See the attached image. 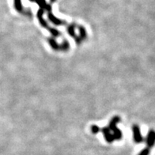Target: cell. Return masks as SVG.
Returning a JSON list of instances; mask_svg holds the SVG:
<instances>
[{"label":"cell","mask_w":155,"mask_h":155,"mask_svg":"<svg viewBox=\"0 0 155 155\" xmlns=\"http://www.w3.org/2000/svg\"><path fill=\"white\" fill-rule=\"evenodd\" d=\"M120 121V116H114V117L111 120L110 124H109V127H108L109 130L113 132L112 135H113L114 139H116V140H120V139H122V132H121L120 130L116 127V124H117Z\"/></svg>","instance_id":"6da1fadb"},{"label":"cell","mask_w":155,"mask_h":155,"mask_svg":"<svg viewBox=\"0 0 155 155\" xmlns=\"http://www.w3.org/2000/svg\"><path fill=\"white\" fill-rule=\"evenodd\" d=\"M133 135H134V141L136 143H141L144 141V138L141 135L140 128L138 125H133L132 127Z\"/></svg>","instance_id":"7a4b0ae2"},{"label":"cell","mask_w":155,"mask_h":155,"mask_svg":"<svg viewBox=\"0 0 155 155\" xmlns=\"http://www.w3.org/2000/svg\"><path fill=\"white\" fill-rule=\"evenodd\" d=\"M155 144V131L154 130H150L147 137V145L148 148L153 147Z\"/></svg>","instance_id":"3957f363"},{"label":"cell","mask_w":155,"mask_h":155,"mask_svg":"<svg viewBox=\"0 0 155 155\" xmlns=\"http://www.w3.org/2000/svg\"><path fill=\"white\" fill-rule=\"evenodd\" d=\"M101 131L102 133H103V135H104V139H105V140H106L108 143H112V142L115 140L113 135L111 133V131L109 130L108 127H103V128L101 129Z\"/></svg>","instance_id":"277c9868"},{"label":"cell","mask_w":155,"mask_h":155,"mask_svg":"<svg viewBox=\"0 0 155 155\" xmlns=\"http://www.w3.org/2000/svg\"><path fill=\"white\" fill-rule=\"evenodd\" d=\"M48 19L51 21V22L53 23L55 25H65L66 24V21H61L58 19L57 18H55L51 12H48Z\"/></svg>","instance_id":"5b68a950"},{"label":"cell","mask_w":155,"mask_h":155,"mask_svg":"<svg viewBox=\"0 0 155 155\" xmlns=\"http://www.w3.org/2000/svg\"><path fill=\"white\" fill-rule=\"evenodd\" d=\"M78 29H79V31H80V35H79V37H78V38L76 39V42H77V44L81 43V41H83L84 39H86V37H87L86 30L85 29L84 27L79 26L78 27Z\"/></svg>","instance_id":"8992f818"},{"label":"cell","mask_w":155,"mask_h":155,"mask_svg":"<svg viewBox=\"0 0 155 155\" xmlns=\"http://www.w3.org/2000/svg\"><path fill=\"white\" fill-rule=\"evenodd\" d=\"M48 42L52 48L55 49V50H60V45H58L57 42L54 39H49Z\"/></svg>","instance_id":"52a82bcc"},{"label":"cell","mask_w":155,"mask_h":155,"mask_svg":"<svg viewBox=\"0 0 155 155\" xmlns=\"http://www.w3.org/2000/svg\"><path fill=\"white\" fill-rule=\"evenodd\" d=\"M68 31L71 37H72L73 38H75V40L77 39V36H76L75 33H74V25H70V26L68 27Z\"/></svg>","instance_id":"ba28073f"},{"label":"cell","mask_w":155,"mask_h":155,"mask_svg":"<svg viewBox=\"0 0 155 155\" xmlns=\"http://www.w3.org/2000/svg\"><path fill=\"white\" fill-rule=\"evenodd\" d=\"M35 2H37V4L39 5L41 10H45L46 6H47V3H46V1H45V0H35Z\"/></svg>","instance_id":"9c48e42d"},{"label":"cell","mask_w":155,"mask_h":155,"mask_svg":"<svg viewBox=\"0 0 155 155\" xmlns=\"http://www.w3.org/2000/svg\"><path fill=\"white\" fill-rule=\"evenodd\" d=\"M15 7L18 12L22 11V5H21V0H15Z\"/></svg>","instance_id":"30bf717a"},{"label":"cell","mask_w":155,"mask_h":155,"mask_svg":"<svg viewBox=\"0 0 155 155\" xmlns=\"http://www.w3.org/2000/svg\"><path fill=\"white\" fill-rule=\"evenodd\" d=\"M69 49V43L68 41H65L63 42V45H60V50H63V51H67Z\"/></svg>","instance_id":"8fae6325"},{"label":"cell","mask_w":155,"mask_h":155,"mask_svg":"<svg viewBox=\"0 0 155 155\" xmlns=\"http://www.w3.org/2000/svg\"><path fill=\"white\" fill-rule=\"evenodd\" d=\"M99 131H100L99 127L97 126V125H92L91 126V132L94 133V134H97Z\"/></svg>","instance_id":"7c38bea8"},{"label":"cell","mask_w":155,"mask_h":155,"mask_svg":"<svg viewBox=\"0 0 155 155\" xmlns=\"http://www.w3.org/2000/svg\"><path fill=\"white\" fill-rule=\"evenodd\" d=\"M150 154V148L148 147H146L143 150L141 151L140 153H139V155H149Z\"/></svg>","instance_id":"4fadbf2b"},{"label":"cell","mask_w":155,"mask_h":155,"mask_svg":"<svg viewBox=\"0 0 155 155\" xmlns=\"http://www.w3.org/2000/svg\"><path fill=\"white\" fill-rule=\"evenodd\" d=\"M55 0H51V2H55Z\"/></svg>","instance_id":"5bb4252c"},{"label":"cell","mask_w":155,"mask_h":155,"mask_svg":"<svg viewBox=\"0 0 155 155\" xmlns=\"http://www.w3.org/2000/svg\"><path fill=\"white\" fill-rule=\"evenodd\" d=\"M29 1H32V2H35V0H29Z\"/></svg>","instance_id":"9a60e30c"}]
</instances>
